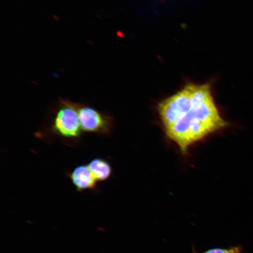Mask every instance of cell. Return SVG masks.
<instances>
[{
    "label": "cell",
    "instance_id": "obj_6",
    "mask_svg": "<svg viewBox=\"0 0 253 253\" xmlns=\"http://www.w3.org/2000/svg\"><path fill=\"white\" fill-rule=\"evenodd\" d=\"M204 253H243V249L240 246L233 247L229 249H213Z\"/></svg>",
    "mask_w": 253,
    "mask_h": 253
},
{
    "label": "cell",
    "instance_id": "obj_4",
    "mask_svg": "<svg viewBox=\"0 0 253 253\" xmlns=\"http://www.w3.org/2000/svg\"><path fill=\"white\" fill-rule=\"evenodd\" d=\"M67 176L79 192L94 191L97 188V181L87 165L75 167L67 173Z\"/></svg>",
    "mask_w": 253,
    "mask_h": 253
},
{
    "label": "cell",
    "instance_id": "obj_2",
    "mask_svg": "<svg viewBox=\"0 0 253 253\" xmlns=\"http://www.w3.org/2000/svg\"><path fill=\"white\" fill-rule=\"evenodd\" d=\"M46 129L48 133L59 138L66 144L80 143L83 131L79 122L78 103L60 99L50 114Z\"/></svg>",
    "mask_w": 253,
    "mask_h": 253
},
{
    "label": "cell",
    "instance_id": "obj_1",
    "mask_svg": "<svg viewBox=\"0 0 253 253\" xmlns=\"http://www.w3.org/2000/svg\"><path fill=\"white\" fill-rule=\"evenodd\" d=\"M157 111L168 140L183 156L190 148L228 128L210 84H188L158 103Z\"/></svg>",
    "mask_w": 253,
    "mask_h": 253
},
{
    "label": "cell",
    "instance_id": "obj_7",
    "mask_svg": "<svg viewBox=\"0 0 253 253\" xmlns=\"http://www.w3.org/2000/svg\"><path fill=\"white\" fill-rule=\"evenodd\" d=\"M97 229H98V230H99V231H100V232H106V230L105 229L103 228V227H98Z\"/></svg>",
    "mask_w": 253,
    "mask_h": 253
},
{
    "label": "cell",
    "instance_id": "obj_5",
    "mask_svg": "<svg viewBox=\"0 0 253 253\" xmlns=\"http://www.w3.org/2000/svg\"><path fill=\"white\" fill-rule=\"evenodd\" d=\"M87 166L97 182L106 181L112 177V167L108 161L103 158H95Z\"/></svg>",
    "mask_w": 253,
    "mask_h": 253
},
{
    "label": "cell",
    "instance_id": "obj_3",
    "mask_svg": "<svg viewBox=\"0 0 253 253\" xmlns=\"http://www.w3.org/2000/svg\"><path fill=\"white\" fill-rule=\"evenodd\" d=\"M78 110L83 132L103 136L112 133L115 126V120L112 116L82 103H78Z\"/></svg>",
    "mask_w": 253,
    "mask_h": 253
}]
</instances>
